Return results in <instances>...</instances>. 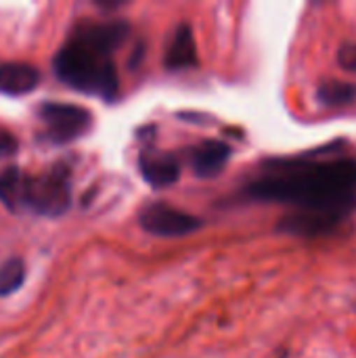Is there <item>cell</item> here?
I'll use <instances>...</instances> for the list:
<instances>
[{"instance_id":"cell-1","label":"cell","mask_w":356,"mask_h":358,"mask_svg":"<svg viewBox=\"0 0 356 358\" xmlns=\"http://www.w3.org/2000/svg\"><path fill=\"white\" fill-rule=\"evenodd\" d=\"M248 203H277L290 212L277 233L315 239L336 233L356 214V155L344 138L262 159L237 195Z\"/></svg>"},{"instance_id":"cell-2","label":"cell","mask_w":356,"mask_h":358,"mask_svg":"<svg viewBox=\"0 0 356 358\" xmlns=\"http://www.w3.org/2000/svg\"><path fill=\"white\" fill-rule=\"evenodd\" d=\"M130 23L122 19L78 21L52 59L57 78L82 94L113 103L120 96L113 50L130 38Z\"/></svg>"},{"instance_id":"cell-3","label":"cell","mask_w":356,"mask_h":358,"mask_svg":"<svg viewBox=\"0 0 356 358\" xmlns=\"http://www.w3.org/2000/svg\"><path fill=\"white\" fill-rule=\"evenodd\" d=\"M0 201L13 214L59 218L71 206L69 168L65 164H57L42 174L6 168L0 172Z\"/></svg>"},{"instance_id":"cell-4","label":"cell","mask_w":356,"mask_h":358,"mask_svg":"<svg viewBox=\"0 0 356 358\" xmlns=\"http://www.w3.org/2000/svg\"><path fill=\"white\" fill-rule=\"evenodd\" d=\"M38 117L44 124V138L52 145H67L92 128V113L80 105L46 101L38 107Z\"/></svg>"},{"instance_id":"cell-5","label":"cell","mask_w":356,"mask_h":358,"mask_svg":"<svg viewBox=\"0 0 356 358\" xmlns=\"http://www.w3.org/2000/svg\"><path fill=\"white\" fill-rule=\"evenodd\" d=\"M138 224L155 237H187L204 227V220L166 201H149L138 212Z\"/></svg>"},{"instance_id":"cell-6","label":"cell","mask_w":356,"mask_h":358,"mask_svg":"<svg viewBox=\"0 0 356 358\" xmlns=\"http://www.w3.org/2000/svg\"><path fill=\"white\" fill-rule=\"evenodd\" d=\"M138 172L153 189H166L180 178V159L170 151L145 149L138 155Z\"/></svg>"},{"instance_id":"cell-7","label":"cell","mask_w":356,"mask_h":358,"mask_svg":"<svg viewBox=\"0 0 356 358\" xmlns=\"http://www.w3.org/2000/svg\"><path fill=\"white\" fill-rule=\"evenodd\" d=\"M233 149L222 141H201L189 149V164L197 178H216L231 162Z\"/></svg>"},{"instance_id":"cell-8","label":"cell","mask_w":356,"mask_h":358,"mask_svg":"<svg viewBox=\"0 0 356 358\" xmlns=\"http://www.w3.org/2000/svg\"><path fill=\"white\" fill-rule=\"evenodd\" d=\"M197 63H199V57H197L193 27H191V23L183 21L170 34L166 55H164V65L170 71H183V69L197 67Z\"/></svg>"},{"instance_id":"cell-9","label":"cell","mask_w":356,"mask_h":358,"mask_svg":"<svg viewBox=\"0 0 356 358\" xmlns=\"http://www.w3.org/2000/svg\"><path fill=\"white\" fill-rule=\"evenodd\" d=\"M42 73L31 63L6 61L0 63V94L6 96H23L38 88Z\"/></svg>"},{"instance_id":"cell-10","label":"cell","mask_w":356,"mask_h":358,"mask_svg":"<svg viewBox=\"0 0 356 358\" xmlns=\"http://www.w3.org/2000/svg\"><path fill=\"white\" fill-rule=\"evenodd\" d=\"M315 99L319 105L329 109H340L356 103V84L342 80H325L317 86Z\"/></svg>"},{"instance_id":"cell-11","label":"cell","mask_w":356,"mask_h":358,"mask_svg":"<svg viewBox=\"0 0 356 358\" xmlns=\"http://www.w3.org/2000/svg\"><path fill=\"white\" fill-rule=\"evenodd\" d=\"M25 262L23 258L10 256L0 264V298L13 296L15 292H19L25 283Z\"/></svg>"},{"instance_id":"cell-12","label":"cell","mask_w":356,"mask_h":358,"mask_svg":"<svg viewBox=\"0 0 356 358\" xmlns=\"http://www.w3.org/2000/svg\"><path fill=\"white\" fill-rule=\"evenodd\" d=\"M338 65L344 69V71H350L356 73V44L355 42H342L340 48H338Z\"/></svg>"},{"instance_id":"cell-13","label":"cell","mask_w":356,"mask_h":358,"mask_svg":"<svg viewBox=\"0 0 356 358\" xmlns=\"http://www.w3.org/2000/svg\"><path fill=\"white\" fill-rule=\"evenodd\" d=\"M279 358H287V355H281V357H279Z\"/></svg>"}]
</instances>
